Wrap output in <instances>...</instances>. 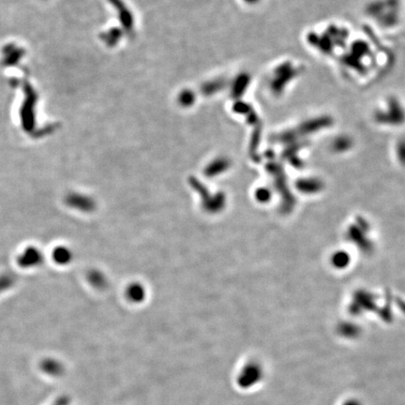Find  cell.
<instances>
[{
	"instance_id": "cell-1",
	"label": "cell",
	"mask_w": 405,
	"mask_h": 405,
	"mask_svg": "<svg viewBox=\"0 0 405 405\" xmlns=\"http://www.w3.org/2000/svg\"><path fill=\"white\" fill-rule=\"evenodd\" d=\"M109 1L112 5L115 7L123 28L129 33L133 32V25H134L133 13H131V11L125 6V4L122 2V0H109Z\"/></svg>"
},
{
	"instance_id": "cell-2",
	"label": "cell",
	"mask_w": 405,
	"mask_h": 405,
	"mask_svg": "<svg viewBox=\"0 0 405 405\" xmlns=\"http://www.w3.org/2000/svg\"><path fill=\"white\" fill-rule=\"evenodd\" d=\"M121 37H122V30L117 27L111 28L109 29V31L101 34V39L110 47H113L116 45L120 40Z\"/></svg>"
},
{
	"instance_id": "cell-3",
	"label": "cell",
	"mask_w": 405,
	"mask_h": 405,
	"mask_svg": "<svg viewBox=\"0 0 405 405\" xmlns=\"http://www.w3.org/2000/svg\"><path fill=\"white\" fill-rule=\"evenodd\" d=\"M223 85H224L223 81L218 80V79L212 80L210 82H207L206 84H204L201 87V91H202V94H205L206 96L212 95L216 92H218L219 90H221L222 89V87H223Z\"/></svg>"
},
{
	"instance_id": "cell-4",
	"label": "cell",
	"mask_w": 405,
	"mask_h": 405,
	"mask_svg": "<svg viewBox=\"0 0 405 405\" xmlns=\"http://www.w3.org/2000/svg\"><path fill=\"white\" fill-rule=\"evenodd\" d=\"M178 103L183 107H190L195 101V95L190 89H185L178 95Z\"/></svg>"
},
{
	"instance_id": "cell-5",
	"label": "cell",
	"mask_w": 405,
	"mask_h": 405,
	"mask_svg": "<svg viewBox=\"0 0 405 405\" xmlns=\"http://www.w3.org/2000/svg\"><path fill=\"white\" fill-rule=\"evenodd\" d=\"M39 259H40V254L37 251L31 249L24 254V257H22V260H21V264L23 266H31L33 265H36L37 262L38 263Z\"/></svg>"
},
{
	"instance_id": "cell-6",
	"label": "cell",
	"mask_w": 405,
	"mask_h": 405,
	"mask_svg": "<svg viewBox=\"0 0 405 405\" xmlns=\"http://www.w3.org/2000/svg\"><path fill=\"white\" fill-rule=\"evenodd\" d=\"M225 161L222 159H216L215 161L211 165H209V168L207 171L209 172V174H217V172L219 169L223 168L224 167Z\"/></svg>"
},
{
	"instance_id": "cell-7",
	"label": "cell",
	"mask_w": 405,
	"mask_h": 405,
	"mask_svg": "<svg viewBox=\"0 0 405 405\" xmlns=\"http://www.w3.org/2000/svg\"><path fill=\"white\" fill-rule=\"evenodd\" d=\"M56 258L60 263H65L70 260V253L64 249H59L56 253Z\"/></svg>"
}]
</instances>
